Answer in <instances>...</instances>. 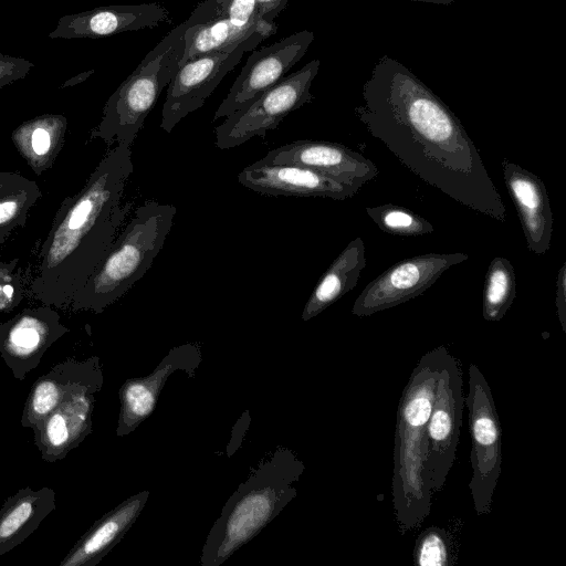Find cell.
Returning <instances> with one entry per match:
<instances>
[{
  "instance_id": "1",
  "label": "cell",
  "mask_w": 566,
  "mask_h": 566,
  "mask_svg": "<svg viewBox=\"0 0 566 566\" xmlns=\"http://www.w3.org/2000/svg\"><path fill=\"white\" fill-rule=\"evenodd\" d=\"M363 99L355 115L405 167L462 206L505 222V205L478 147L408 67L381 56L363 85Z\"/></svg>"
},
{
  "instance_id": "2",
  "label": "cell",
  "mask_w": 566,
  "mask_h": 566,
  "mask_svg": "<svg viewBox=\"0 0 566 566\" xmlns=\"http://www.w3.org/2000/svg\"><path fill=\"white\" fill-rule=\"evenodd\" d=\"M133 170L130 147L117 144L84 186L61 202L39 252L28 296L56 308L70 306L133 208L132 202L120 203Z\"/></svg>"
},
{
  "instance_id": "3",
  "label": "cell",
  "mask_w": 566,
  "mask_h": 566,
  "mask_svg": "<svg viewBox=\"0 0 566 566\" xmlns=\"http://www.w3.org/2000/svg\"><path fill=\"white\" fill-rule=\"evenodd\" d=\"M447 353L448 349L440 345L421 356L398 405L392 502L401 535L419 527L431 510L433 493L426 469L427 426Z\"/></svg>"
},
{
  "instance_id": "4",
  "label": "cell",
  "mask_w": 566,
  "mask_h": 566,
  "mask_svg": "<svg viewBox=\"0 0 566 566\" xmlns=\"http://www.w3.org/2000/svg\"><path fill=\"white\" fill-rule=\"evenodd\" d=\"M303 462L289 449H277L251 471L228 500L202 548V566H220L247 544L296 496Z\"/></svg>"
},
{
  "instance_id": "5",
  "label": "cell",
  "mask_w": 566,
  "mask_h": 566,
  "mask_svg": "<svg viewBox=\"0 0 566 566\" xmlns=\"http://www.w3.org/2000/svg\"><path fill=\"white\" fill-rule=\"evenodd\" d=\"M216 12V0H203L189 18L170 30L146 54L106 101L102 118L91 130L88 140L102 139L107 146H132L161 92L179 69L186 30L196 22L213 19Z\"/></svg>"
},
{
  "instance_id": "6",
  "label": "cell",
  "mask_w": 566,
  "mask_h": 566,
  "mask_svg": "<svg viewBox=\"0 0 566 566\" xmlns=\"http://www.w3.org/2000/svg\"><path fill=\"white\" fill-rule=\"evenodd\" d=\"M176 207L147 200L136 208L70 304L73 312L102 313L120 298L153 264L164 247Z\"/></svg>"
},
{
  "instance_id": "7",
  "label": "cell",
  "mask_w": 566,
  "mask_h": 566,
  "mask_svg": "<svg viewBox=\"0 0 566 566\" xmlns=\"http://www.w3.org/2000/svg\"><path fill=\"white\" fill-rule=\"evenodd\" d=\"M319 64V60L310 61L226 117L214 129L216 146L219 149H229L253 137H264L289 114L311 103L314 96L310 88Z\"/></svg>"
},
{
  "instance_id": "8",
  "label": "cell",
  "mask_w": 566,
  "mask_h": 566,
  "mask_svg": "<svg viewBox=\"0 0 566 566\" xmlns=\"http://www.w3.org/2000/svg\"><path fill=\"white\" fill-rule=\"evenodd\" d=\"M469 409L471 430L469 489L478 515L488 514L501 473L502 429L491 388L475 364L469 366Z\"/></svg>"
},
{
  "instance_id": "9",
  "label": "cell",
  "mask_w": 566,
  "mask_h": 566,
  "mask_svg": "<svg viewBox=\"0 0 566 566\" xmlns=\"http://www.w3.org/2000/svg\"><path fill=\"white\" fill-rule=\"evenodd\" d=\"M462 384L459 361L448 352L427 426L426 469L432 493L442 490L455 460L464 407Z\"/></svg>"
},
{
  "instance_id": "10",
  "label": "cell",
  "mask_w": 566,
  "mask_h": 566,
  "mask_svg": "<svg viewBox=\"0 0 566 566\" xmlns=\"http://www.w3.org/2000/svg\"><path fill=\"white\" fill-rule=\"evenodd\" d=\"M265 39L268 36L263 33H253L233 49L210 53L180 65L167 86L160 128L171 133L181 119L200 108L243 54Z\"/></svg>"
},
{
  "instance_id": "11",
  "label": "cell",
  "mask_w": 566,
  "mask_h": 566,
  "mask_svg": "<svg viewBox=\"0 0 566 566\" xmlns=\"http://www.w3.org/2000/svg\"><path fill=\"white\" fill-rule=\"evenodd\" d=\"M468 254L426 253L405 259L374 279L358 295L352 313L358 317L397 306L427 291L444 271L467 261Z\"/></svg>"
},
{
  "instance_id": "12",
  "label": "cell",
  "mask_w": 566,
  "mask_h": 566,
  "mask_svg": "<svg viewBox=\"0 0 566 566\" xmlns=\"http://www.w3.org/2000/svg\"><path fill=\"white\" fill-rule=\"evenodd\" d=\"M313 41L314 33L303 30L252 52L213 120L230 116L275 85L305 55Z\"/></svg>"
},
{
  "instance_id": "13",
  "label": "cell",
  "mask_w": 566,
  "mask_h": 566,
  "mask_svg": "<svg viewBox=\"0 0 566 566\" xmlns=\"http://www.w3.org/2000/svg\"><path fill=\"white\" fill-rule=\"evenodd\" d=\"M69 332L52 306L23 308L0 323V356L13 377L22 381L39 366L46 350Z\"/></svg>"
},
{
  "instance_id": "14",
  "label": "cell",
  "mask_w": 566,
  "mask_h": 566,
  "mask_svg": "<svg viewBox=\"0 0 566 566\" xmlns=\"http://www.w3.org/2000/svg\"><path fill=\"white\" fill-rule=\"evenodd\" d=\"M103 381L75 386L33 429L34 444L43 461L53 463L63 460L92 432L95 394L102 389Z\"/></svg>"
},
{
  "instance_id": "15",
  "label": "cell",
  "mask_w": 566,
  "mask_h": 566,
  "mask_svg": "<svg viewBox=\"0 0 566 566\" xmlns=\"http://www.w3.org/2000/svg\"><path fill=\"white\" fill-rule=\"evenodd\" d=\"M201 361L200 346L188 343L171 348L146 377L127 379L119 389V416L116 436L132 433L154 411L159 394L168 377L176 370H184L192 377Z\"/></svg>"
},
{
  "instance_id": "16",
  "label": "cell",
  "mask_w": 566,
  "mask_h": 566,
  "mask_svg": "<svg viewBox=\"0 0 566 566\" xmlns=\"http://www.w3.org/2000/svg\"><path fill=\"white\" fill-rule=\"evenodd\" d=\"M239 182L252 191L269 196L352 198L359 190L328 175L294 164L255 161L238 175Z\"/></svg>"
},
{
  "instance_id": "17",
  "label": "cell",
  "mask_w": 566,
  "mask_h": 566,
  "mask_svg": "<svg viewBox=\"0 0 566 566\" xmlns=\"http://www.w3.org/2000/svg\"><path fill=\"white\" fill-rule=\"evenodd\" d=\"M260 161L312 168L358 189L379 172L375 164L359 153L322 140L302 139L283 145L270 150Z\"/></svg>"
},
{
  "instance_id": "18",
  "label": "cell",
  "mask_w": 566,
  "mask_h": 566,
  "mask_svg": "<svg viewBox=\"0 0 566 566\" xmlns=\"http://www.w3.org/2000/svg\"><path fill=\"white\" fill-rule=\"evenodd\" d=\"M171 22L169 10L157 2L98 7L63 15L51 39H98Z\"/></svg>"
},
{
  "instance_id": "19",
  "label": "cell",
  "mask_w": 566,
  "mask_h": 566,
  "mask_svg": "<svg viewBox=\"0 0 566 566\" xmlns=\"http://www.w3.org/2000/svg\"><path fill=\"white\" fill-rule=\"evenodd\" d=\"M505 185L514 201L528 250L545 254L551 247L553 214L543 181L517 164L502 161Z\"/></svg>"
},
{
  "instance_id": "20",
  "label": "cell",
  "mask_w": 566,
  "mask_h": 566,
  "mask_svg": "<svg viewBox=\"0 0 566 566\" xmlns=\"http://www.w3.org/2000/svg\"><path fill=\"white\" fill-rule=\"evenodd\" d=\"M104 380L98 356L84 360L65 359L32 385L21 417V426L35 429L77 385Z\"/></svg>"
},
{
  "instance_id": "21",
  "label": "cell",
  "mask_w": 566,
  "mask_h": 566,
  "mask_svg": "<svg viewBox=\"0 0 566 566\" xmlns=\"http://www.w3.org/2000/svg\"><path fill=\"white\" fill-rule=\"evenodd\" d=\"M148 496V491L132 495L95 521L60 562V566L97 565L135 523Z\"/></svg>"
},
{
  "instance_id": "22",
  "label": "cell",
  "mask_w": 566,
  "mask_h": 566,
  "mask_svg": "<svg viewBox=\"0 0 566 566\" xmlns=\"http://www.w3.org/2000/svg\"><path fill=\"white\" fill-rule=\"evenodd\" d=\"M55 491L49 486L18 490L0 509V556L15 548L55 510Z\"/></svg>"
},
{
  "instance_id": "23",
  "label": "cell",
  "mask_w": 566,
  "mask_h": 566,
  "mask_svg": "<svg viewBox=\"0 0 566 566\" xmlns=\"http://www.w3.org/2000/svg\"><path fill=\"white\" fill-rule=\"evenodd\" d=\"M67 119L61 114H44L20 124L11 140L36 176L49 170L65 140Z\"/></svg>"
},
{
  "instance_id": "24",
  "label": "cell",
  "mask_w": 566,
  "mask_h": 566,
  "mask_svg": "<svg viewBox=\"0 0 566 566\" xmlns=\"http://www.w3.org/2000/svg\"><path fill=\"white\" fill-rule=\"evenodd\" d=\"M365 266V244L363 239L357 237L346 245L322 275L305 303L302 319L306 322L317 316L352 291Z\"/></svg>"
},
{
  "instance_id": "25",
  "label": "cell",
  "mask_w": 566,
  "mask_h": 566,
  "mask_svg": "<svg viewBox=\"0 0 566 566\" xmlns=\"http://www.w3.org/2000/svg\"><path fill=\"white\" fill-rule=\"evenodd\" d=\"M253 33H263L268 38L270 36L259 30L234 25L221 15L205 23L196 22L186 30L185 50L179 66L210 53L233 49Z\"/></svg>"
},
{
  "instance_id": "26",
  "label": "cell",
  "mask_w": 566,
  "mask_h": 566,
  "mask_svg": "<svg viewBox=\"0 0 566 566\" xmlns=\"http://www.w3.org/2000/svg\"><path fill=\"white\" fill-rule=\"evenodd\" d=\"M516 295V279L511 262L501 256L494 258L486 271L482 315L485 321L500 322L511 307Z\"/></svg>"
},
{
  "instance_id": "27",
  "label": "cell",
  "mask_w": 566,
  "mask_h": 566,
  "mask_svg": "<svg viewBox=\"0 0 566 566\" xmlns=\"http://www.w3.org/2000/svg\"><path fill=\"white\" fill-rule=\"evenodd\" d=\"M366 212L382 231L390 234L418 237L433 232L429 221L400 206L367 207Z\"/></svg>"
},
{
  "instance_id": "28",
  "label": "cell",
  "mask_w": 566,
  "mask_h": 566,
  "mask_svg": "<svg viewBox=\"0 0 566 566\" xmlns=\"http://www.w3.org/2000/svg\"><path fill=\"white\" fill-rule=\"evenodd\" d=\"M457 558L450 534L438 526L426 528L417 539L413 563L419 566H451Z\"/></svg>"
},
{
  "instance_id": "29",
  "label": "cell",
  "mask_w": 566,
  "mask_h": 566,
  "mask_svg": "<svg viewBox=\"0 0 566 566\" xmlns=\"http://www.w3.org/2000/svg\"><path fill=\"white\" fill-rule=\"evenodd\" d=\"M41 196L35 184L0 197V244L6 242L15 228L25 226L29 211Z\"/></svg>"
},
{
  "instance_id": "30",
  "label": "cell",
  "mask_w": 566,
  "mask_h": 566,
  "mask_svg": "<svg viewBox=\"0 0 566 566\" xmlns=\"http://www.w3.org/2000/svg\"><path fill=\"white\" fill-rule=\"evenodd\" d=\"M25 295L23 272L12 279L0 281V313L13 311Z\"/></svg>"
},
{
  "instance_id": "31",
  "label": "cell",
  "mask_w": 566,
  "mask_h": 566,
  "mask_svg": "<svg viewBox=\"0 0 566 566\" xmlns=\"http://www.w3.org/2000/svg\"><path fill=\"white\" fill-rule=\"evenodd\" d=\"M33 66L31 61L0 53V88L24 78Z\"/></svg>"
},
{
  "instance_id": "32",
  "label": "cell",
  "mask_w": 566,
  "mask_h": 566,
  "mask_svg": "<svg viewBox=\"0 0 566 566\" xmlns=\"http://www.w3.org/2000/svg\"><path fill=\"white\" fill-rule=\"evenodd\" d=\"M34 185V181L24 178L19 172L0 171V197Z\"/></svg>"
},
{
  "instance_id": "33",
  "label": "cell",
  "mask_w": 566,
  "mask_h": 566,
  "mask_svg": "<svg viewBox=\"0 0 566 566\" xmlns=\"http://www.w3.org/2000/svg\"><path fill=\"white\" fill-rule=\"evenodd\" d=\"M556 287L557 316L563 331L566 332V262L558 272Z\"/></svg>"
},
{
  "instance_id": "34",
  "label": "cell",
  "mask_w": 566,
  "mask_h": 566,
  "mask_svg": "<svg viewBox=\"0 0 566 566\" xmlns=\"http://www.w3.org/2000/svg\"><path fill=\"white\" fill-rule=\"evenodd\" d=\"M290 0H256V8L260 15L274 22V19L285 9Z\"/></svg>"
},
{
  "instance_id": "35",
  "label": "cell",
  "mask_w": 566,
  "mask_h": 566,
  "mask_svg": "<svg viewBox=\"0 0 566 566\" xmlns=\"http://www.w3.org/2000/svg\"><path fill=\"white\" fill-rule=\"evenodd\" d=\"M18 264L19 259L17 258L9 262L0 260V281L12 279L22 273L23 270Z\"/></svg>"
},
{
  "instance_id": "36",
  "label": "cell",
  "mask_w": 566,
  "mask_h": 566,
  "mask_svg": "<svg viewBox=\"0 0 566 566\" xmlns=\"http://www.w3.org/2000/svg\"><path fill=\"white\" fill-rule=\"evenodd\" d=\"M94 73V70H90V71H84V72H81L80 74L69 78L67 81H65L62 85H61V88H65V87H70V86H74L78 83H82L84 82L85 80H87L92 74Z\"/></svg>"
},
{
  "instance_id": "37",
  "label": "cell",
  "mask_w": 566,
  "mask_h": 566,
  "mask_svg": "<svg viewBox=\"0 0 566 566\" xmlns=\"http://www.w3.org/2000/svg\"><path fill=\"white\" fill-rule=\"evenodd\" d=\"M411 1L430 2V3H438V4H451L454 0H411Z\"/></svg>"
},
{
  "instance_id": "38",
  "label": "cell",
  "mask_w": 566,
  "mask_h": 566,
  "mask_svg": "<svg viewBox=\"0 0 566 566\" xmlns=\"http://www.w3.org/2000/svg\"><path fill=\"white\" fill-rule=\"evenodd\" d=\"M216 2H217V10H220L229 2V0H216Z\"/></svg>"
}]
</instances>
